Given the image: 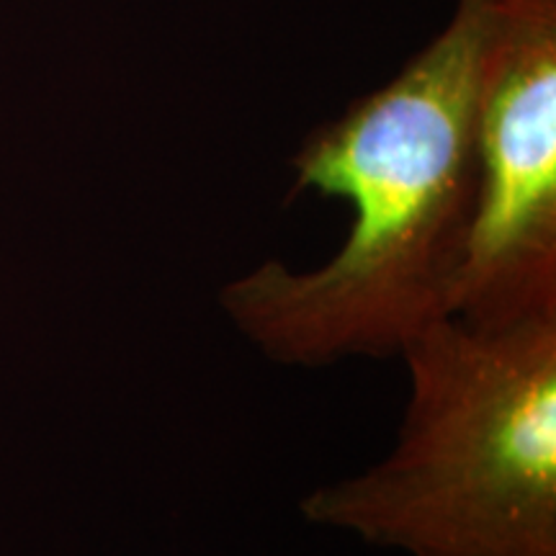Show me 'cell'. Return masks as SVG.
<instances>
[{"label":"cell","mask_w":556,"mask_h":556,"mask_svg":"<svg viewBox=\"0 0 556 556\" xmlns=\"http://www.w3.org/2000/svg\"><path fill=\"white\" fill-rule=\"evenodd\" d=\"M490 24L492 0H456L426 50L296 152V191L345 199L353 225L323 266L266 261L222 287V312L263 356L283 366L400 356L409 338L448 317L477 201Z\"/></svg>","instance_id":"obj_1"},{"label":"cell","mask_w":556,"mask_h":556,"mask_svg":"<svg viewBox=\"0 0 556 556\" xmlns=\"http://www.w3.org/2000/svg\"><path fill=\"white\" fill-rule=\"evenodd\" d=\"M400 356L397 443L309 492L304 518L407 556H556V315L438 317Z\"/></svg>","instance_id":"obj_2"},{"label":"cell","mask_w":556,"mask_h":556,"mask_svg":"<svg viewBox=\"0 0 556 556\" xmlns=\"http://www.w3.org/2000/svg\"><path fill=\"white\" fill-rule=\"evenodd\" d=\"M477 157L446 315L477 328L556 315V0H492Z\"/></svg>","instance_id":"obj_3"}]
</instances>
